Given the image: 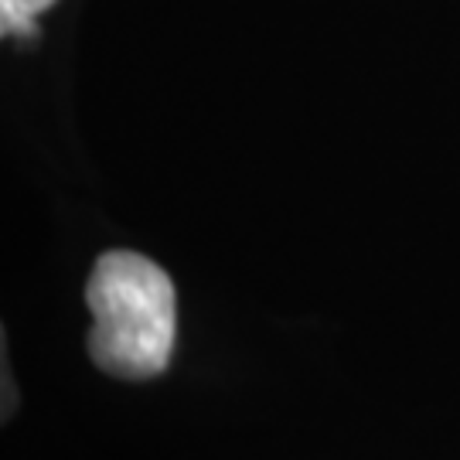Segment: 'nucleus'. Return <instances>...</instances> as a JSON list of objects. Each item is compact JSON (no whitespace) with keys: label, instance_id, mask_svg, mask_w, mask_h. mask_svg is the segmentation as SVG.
Wrapping results in <instances>:
<instances>
[{"label":"nucleus","instance_id":"obj_1","mask_svg":"<svg viewBox=\"0 0 460 460\" xmlns=\"http://www.w3.org/2000/svg\"><path fill=\"white\" fill-rule=\"evenodd\" d=\"M85 304L93 311L89 358L99 372L123 382H147L171 365L178 341V290L167 270L130 249L102 252Z\"/></svg>","mask_w":460,"mask_h":460},{"label":"nucleus","instance_id":"obj_2","mask_svg":"<svg viewBox=\"0 0 460 460\" xmlns=\"http://www.w3.org/2000/svg\"><path fill=\"white\" fill-rule=\"evenodd\" d=\"M55 0H0L4 34H34V17L49 11Z\"/></svg>","mask_w":460,"mask_h":460}]
</instances>
